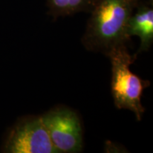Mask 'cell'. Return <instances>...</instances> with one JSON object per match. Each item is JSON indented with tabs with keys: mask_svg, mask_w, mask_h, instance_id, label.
<instances>
[{
	"mask_svg": "<svg viewBox=\"0 0 153 153\" xmlns=\"http://www.w3.org/2000/svg\"><path fill=\"white\" fill-rule=\"evenodd\" d=\"M107 56L111 63V94L115 106L118 109L131 111L140 121L145 112L141 97L150 82L132 72L130 67L137 57L129 54L126 45L112 50Z\"/></svg>",
	"mask_w": 153,
	"mask_h": 153,
	"instance_id": "7a4b0ae2",
	"label": "cell"
},
{
	"mask_svg": "<svg viewBox=\"0 0 153 153\" xmlns=\"http://www.w3.org/2000/svg\"><path fill=\"white\" fill-rule=\"evenodd\" d=\"M140 0H97L91 11L82 44L88 51L108 55L126 45L129 19Z\"/></svg>",
	"mask_w": 153,
	"mask_h": 153,
	"instance_id": "6da1fadb",
	"label": "cell"
},
{
	"mask_svg": "<svg viewBox=\"0 0 153 153\" xmlns=\"http://www.w3.org/2000/svg\"><path fill=\"white\" fill-rule=\"evenodd\" d=\"M97 0H47L48 14L54 19L79 12L91 13Z\"/></svg>",
	"mask_w": 153,
	"mask_h": 153,
	"instance_id": "8992f818",
	"label": "cell"
},
{
	"mask_svg": "<svg viewBox=\"0 0 153 153\" xmlns=\"http://www.w3.org/2000/svg\"><path fill=\"white\" fill-rule=\"evenodd\" d=\"M149 1H150V2H152V0H149Z\"/></svg>",
	"mask_w": 153,
	"mask_h": 153,
	"instance_id": "52a82bcc",
	"label": "cell"
},
{
	"mask_svg": "<svg viewBox=\"0 0 153 153\" xmlns=\"http://www.w3.org/2000/svg\"><path fill=\"white\" fill-rule=\"evenodd\" d=\"M57 153L81 152L83 134L79 116L65 107H57L41 116Z\"/></svg>",
	"mask_w": 153,
	"mask_h": 153,
	"instance_id": "3957f363",
	"label": "cell"
},
{
	"mask_svg": "<svg viewBox=\"0 0 153 153\" xmlns=\"http://www.w3.org/2000/svg\"><path fill=\"white\" fill-rule=\"evenodd\" d=\"M9 153H57L41 116H31L19 122L4 144Z\"/></svg>",
	"mask_w": 153,
	"mask_h": 153,
	"instance_id": "277c9868",
	"label": "cell"
},
{
	"mask_svg": "<svg viewBox=\"0 0 153 153\" xmlns=\"http://www.w3.org/2000/svg\"><path fill=\"white\" fill-rule=\"evenodd\" d=\"M135 9L128 24L127 35L129 38L137 36L140 38V45L135 54L137 57L139 53L148 51L153 43L152 2L139 1Z\"/></svg>",
	"mask_w": 153,
	"mask_h": 153,
	"instance_id": "5b68a950",
	"label": "cell"
}]
</instances>
